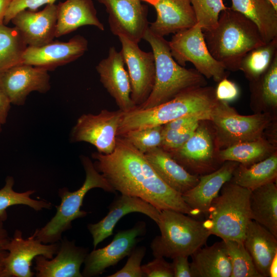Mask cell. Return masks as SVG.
I'll use <instances>...</instances> for the list:
<instances>
[{
	"instance_id": "obj_1",
	"label": "cell",
	"mask_w": 277,
	"mask_h": 277,
	"mask_svg": "<svg viewBox=\"0 0 277 277\" xmlns=\"http://www.w3.org/2000/svg\"><path fill=\"white\" fill-rule=\"evenodd\" d=\"M95 169L116 191L138 197L160 211L174 210L196 217L182 194L168 186L156 174L144 153L125 138L117 136L113 152H94Z\"/></svg>"
},
{
	"instance_id": "obj_2",
	"label": "cell",
	"mask_w": 277,
	"mask_h": 277,
	"mask_svg": "<svg viewBox=\"0 0 277 277\" xmlns=\"http://www.w3.org/2000/svg\"><path fill=\"white\" fill-rule=\"evenodd\" d=\"M214 28L203 31L212 56L227 70H239L242 58L264 42L256 25L228 7L222 11Z\"/></svg>"
},
{
	"instance_id": "obj_3",
	"label": "cell",
	"mask_w": 277,
	"mask_h": 277,
	"mask_svg": "<svg viewBox=\"0 0 277 277\" xmlns=\"http://www.w3.org/2000/svg\"><path fill=\"white\" fill-rule=\"evenodd\" d=\"M217 101L215 89L205 86L185 90L154 107L123 112L117 136L132 130L163 126L187 114L210 113Z\"/></svg>"
},
{
	"instance_id": "obj_4",
	"label": "cell",
	"mask_w": 277,
	"mask_h": 277,
	"mask_svg": "<svg viewBox=\"0 0 277 277\" xmlns=\"http://www.w3.org/2000/svg\"><path fill=\"white\" fill-rule=\"evenodd\" d=\"M152 49L155 61V80L149 96L137 109H147L173 98L189 89L205 86V77L194 69H186L179 64L171 53L169 42L150 29L144 38Z\"/></svg>"
},
{
	"instance_id": "obj_5",
	"label": "cell",
	"mask_w": 277,
	"mask_h": 277,
	"mask_svg": "<svg viewBox=\"0 0 277 277\" xmlns=\"http://www.w3.org/2000/svg\"><path fill=\"white\" fill-rule=\"evenodd\" d=\"M251 191L230 181L223 185L220 194L211 202L207 219L203 221L211 234L223 240L243 242L247 226L252 220Z\"/></svg>"
},
{
	"instance_id": "obj_6",
	"label": "cell",
	"mask_w": 277,
	"mask_h": 277,
	"mask_svg": "<svg viewBox=\"0 0 277 277\" xmlns=\"http://www.w3.org/2000/svg\"><path fill=\"white\" fill-rule=\"evenodd\" d=\"M157 225L161 234L150 244L154 257L172 259L179 255L191 256L211 235L203 221L174 210H162Z\"/></svg>"
},
{
	"instance_id": "obj_7",
	"label": "cell",
	"mask_w": 277,
	"mask_h": 277,
	"mask_svg": "<svg viewBox=\"0 0 277 277\" xmlns=\"http://www.w3.org/2000/svg\"><path fill=\"white\" fill-rule=\"evenodd\" d=\"M81 160L86 173L82 186L73 192L67 188L60 189L58 195L61 201L59 205L55 206L56 212L54 216L44 227L35 230L33 233L44 244L59 242L62 233L72 228L74 220L87 215V212L81 210V208L86 194L90 190L99 188L110 193L115 192L104 176L95 169L89 157L82 155Z\"/></svg>"
},
{
	"instance_id": "obj_8",
	"label": "cell",
	"mask_w": 277,
	"mask_h": 277,
	"mask_svg": "<svg viewBox=\"0 0 277 277\" xmlns=\"http://www.w3.org/2000/svg\"><path fill=\"white\" fill-rule=\"evenodd\" d=\"M272 120L269 112L241 115L228 103L218 100L209 121L213 126L217 146L223 149L262 137Z\"/></svg>"
},
{
	"instance_id": "obj_9",
	"label": "cell",
	"mask_w": 277,
	"mask_h": 277,
	"mask_svg": "<svg viewBox=\"0 0 277 277\" xmlns=\"http://www.w3.org/2000/svg\"><path fill=\"white\" fill-rule=\"evenodd\" d=\"M168 42L172 57L182 66L190 62L203 76L216 82L227 77L226 69L210 53L198 24L174 33Z\"/></svg>"
},
{
	"instance_id": "obj_10",
	"label": "cell",
	"mask_w": 277,
	"mask_h": 277,
	"mask_svg": "<svg viewBox=\"0 0 277 277\" xmlns=\"http://www.w3.org/2000/svg\"><path fill=\"white\" fill-rule=\"evenodd\" d=\"M123 112L103 109L97 114H84L73 127L72 142H84L93 145L97 152L108 154L114 150Z\"/></svg>"
},
{
	"instance_id": "obj_11",
	"label": "cell",
	"mask_w": 277,
	"mask_h": 277,
	"mask_svg": "<svg viewBox=\"0 0 277 277\" xmlns=\"http://www.w3.org/2000/svg\"><path fill=\"white\" fill-rule=\"evenodd\" d=\"M202 122L183 146L169 153L188 172L199 176L214 171L222 164L215 152V135Z\"/></svg>"
},
{
	"instance_id": "obj_12",
	"label": "cell",
	"mask_w": 277,
	"mask_h": 277,
	"mask_svg": "<svg viewBox=\"0 0 277 277\" xmlns=\"http://www.w3.org/2000/svg\"><path fill=\"white\" fill-rule=\"evenodd\" d=\"M120 51L128 69L130 78L131 98L135 106L143 104L152 91L155 80V61L152 52L141 49L138 44L123 36H118Z\"/></svg>"
},
{
	"instance_id": "obj_13",
	"label": "cell",
	"mask_w": 277,
	"mask_h": 277,
	"mask_svg": "<svg viewBox=\"0 0 277 277\" xmlns=\"http://www.w3.org/2000/svg\"><path fill=\"white\" fill-rule=\"evenodd\" d=\"M60 243L44 244L32 234L25 239L22 232L16 229L7 244L8 253L4 260L5 277H32V261L36 256L43 255L51 259L58 251Z\"/></svg>"
},
{
	"instance_id": "obj_14",
	"label": "cell",
	"mask_w": 277,
	"mask_h": 277,
	"mask_svg": "<svg viewBox=\"0 0 277 277\" xmlns=\"http://www.w3.org/2000/svg\"><path fill=\"white\" fill-rule=\"evenodd\" d=\"M108 14L112 33L138 44L149 28L148 7L141 0H95Z\"/></svg>"
},
{
	"instance_id": "obj_15",
	"label": "cell",
	"mask_w": 277,
	"mask_h": 277,
	"mask_svg": "<svg viewBox=\"0 0 277 277\" xmlns=\"http://www.w3.org/2000/svg\"><path fill=\"white\" fill-rule=\"evenodd\" d=\"M146 231L145 223L137 222L132 228L117 232L108 245L94 249L85 258L83 276H98L107 268L116 265L129 255L135 247L138 241L137 238L144 235Z\"/></svg>"
},
{
	"instance_id": "obj_16",
	"label": "cell",
	"mask_w": 277,
	"mask_h": 277,
	"mask_svg": "<svg viewBox=\"0 0 277 277\" xmlns=\"http://www.w3.org/2000/svg\"><path fill=\"white\" fill-rule=\"evenodd\" d=\"M48 71L22 64L0 74V86L11 104L23 105L33 91L45 93L50 89Z\"/></svg>"
},
{
	"instance_id": "obj_17",
	"label": "cell",
	"mask_w": 277,
	"mask_h": 277,
	"mask_svg": "<svg viewBox=\"0 0 277 277\" xmlns=\"http://www.w3.org/2000/svg\"><path fill=\"white\" fill-rule=\"evenodd\" d=\"M88 46L86 38L78 34L68 42L53 41L41 47L27 46L23 64L53 70L81 57L87 51Z\"/></svg>"
},
{
	"instance_id": "obj_18",
	"label": "cell",
	"mask_w": 277,
	"mask_h": 277,
	"mask_svg": "<svg viewBox=\"0 0 277 277\" xmlns=\"http://www.w3.org/2000/svg\"><path fill=\"white\" fill-rule=\"evenodd\" d=\"M121 51L114 47L109 49L107 57L96 66L100 81L109 94L113 98L119 110L130 111L136 106L131 98V86L128 71Z\"/></svg>"
},
{
	"instance_id": "obj_19",
	"label": "cell",
	"mask_w": 277,
	"mask_h": 277,
	"mask_svg": "<svg viewBox=\"0 0 277 277\" xmlns=\"http://www.w3.org/2000/svg\"><path fill=\"white\" fill-rule=\"evenodd\" d=\"M161 211L140 197L123 194L117 195L109 205L107 214L97 223L87 226L92 237L94 249L113 234L116 223L125 215L133 212L141 213L157 224Z\"/></svg>"
},
{
	"instance_id": "obj_20",
	"label": "cell",
	"mask_w": 277,
	"mask_h": 277,
	"mask_svg": "<svg viewBox=\"0 0 277 277\" xmlns=\"http://www.w3.org/2000/svg\"><path fill=\"white\" fill-rule=\"evenodd\" d=\"M57 12V5L48 4L39 11L23 10L11 22L28 46L41 47L55 37Z\"/></svg>"
},
{
	"instance_id": "obj_21",
	"label": "cell",
	"mask_w": 277,
	"mask_h": 277,
	"mask_svg": "<svg viewBox=\"0 0 277 277\" xmlns=\"http://www.w3.org/2000/svg\"><path fill=\"white\" fill-rule=\"evenodd\" d=\"M152 5L156 11L155 21L149 25L154 34L164 37L188 29L196 23L190 0H141Z\"/></svg>"
},
{
	"instance_id": "obj_22",
	"label": "cell",
	"mask_w": 277,
	"mask_h": 277,
	"mask_svg": "<svg viewBox=\"0 0 277 277\" xmlns=\"http://www.w3.org/2000/svg\"><path fill=\"white\" fill-rule=\"evenodd\" d=\"M88 248L77 246L74 241L61 239L54 258L43 255L35 258L37 277H83L80 268L88 253Z\"/></svg>"
},
{
	"instance_id": "obj_23",
	"label": "cell",
	"mask_w": 277,
	"mask_h": 277,
	"mask_svg": "<svg viewBox=\"0 0 277 277\" xmlns=\"http://www.w3.org/2000/svg\"><path fill=\"white\" fill-rule=\"evenodd\" d=\"M239 164L232 161L223 162L214 171L200 175L198 183L182 195L196 217L207 215L211 202L218 195L223 185L231 180Z\"/></svg>"
},
{
	"instance_id": "obj_24",
	"label": "cell",
	"mask_w": 277,
	"mask_h": 277,
	"mask_svg": "<svg viewBox=\"0 0 277 277\" xmlns=\"http://www.w3.org/2000/svg\"><path fill=\"white\" fill-rule=\"evenodd\" d=\"M159 177L171 188L183 194L199 182L200 176L190 173L166 151L159 147L145 153Z\"/></svg>"
},
{
	"instance_id": "obj_25",
	"label": "cell",
	"mask_w": 277,
	"mask_h": 277,
	"mask_svg": "<svg viewBox=\"0 0 277 277\" xmlns=\"http://www.w3.org/2000/svg\"><path fill=\"white\" fill-rule=\"evenodd\" d=\"M57 7L55 37L65 35L86 25L104 30L92 0H66L60 2Z\"/></svg>"
},
{
	"instance_id": "obj_26",
	"label": "cell",
	"mask_w": 277,
	"mask_h": 277,
	"mask_svg": "<svg viewBox=\"0 0 277 277\" xmlns=\"http://www.w3.org/2000/svg\"><path fill=\"white\" fill-rule=\"evenodd\" d=\"M243 243L262 277L269 276L270 265L277 254V238L265 227L251 220Z\"/></svg>"
},
{
	"instance_id": "obj_27",
	"label": "cell",
	"mask_w": 277,
	"mask_h": 277,
	"mask_svg": "<svg viewBox=\"0 0 277 277\" xmlns=\"http://www.w3.org/2000/svg\"><path fill=\"white\" fill-rule=\"evenodd\" d=\"M191 256V277H230L231 263L224 240L201 247Z\"/></svg>"
},
{
	"instance_id": "obj_28",
	"label": "cell",
	"mask_w": 277,
	"mask_h": 277,
	"mask_svg": "<svg viewBox=\"0 0 277 277\" xmlns=\"http://www.w3.org/2000/svg\"><path fill=\"white\" fill-rule=\"evenodd\" d=\"M231 9L257 26L264 43L277 37V10L268 0H231Z\"/></svg>"
},
{
	"instance_id": "obj_29",
	"label": "cell",
	"mask_w": 277,
	"mask_h": 277,
	"mask_svg": "<svg viewBox=\"0 0 277 277\" xmlns=\"http://www.w3.org/2000/svg\"><path fill=\"white\" fill-rule=\"evenodd\" d=\"M250 208L251 220L277 238V187L275 182L251 191Z\"/></svg>"
},
{
	"instance_id": "obj_30",
	"label": "cell",
	"mask_w": 277,
	"mask_h": 277,
	"mask_svg": "<svg viewBox=\"0 0 277 277\" xmlns=\"http://www.w3.org/2000/svg\"><path fill=\"white\" fill-rule=\"evenodd\" d=\"M277 177L276 151L267 158L249 166L239 164L230 180L252 191L271 182Z\"/></svg>"
},
{
	"instance_id": "obj_31",
	"label": "cell",
	"mask_w": 277,
	"mask_h": 277,
	"mask_svg": "<svg viewBox=\"0 0 277 277\" xmlns=\"http://www.w3.org/2000/svg\"><path fill=\"white\" fill-rule=\"evenodd\" d=\"M275 152L274 146L262 137L222 149L218 151L217 157L221 163L232 161L249 166L267 158Z\"/></svg>"
},
{
	"instance_id": "obj_32",
	"label": "cell",
	"mask_w": 277,
	"mask_h": 277,
	"mask_svg": "<svg viewBox=\"0 0 277 277\" xmlns=\"http://www.w3.org/2000/svg\"><path fill=\"white\" fill-rule=\"evenodd\" d=\"M27 46L15 27L0 24V74L23 64V55Z\"/></svg>"
},
{
	"instance_id": "obj_33",
	"label": "cell",
	"mask_w": 277,
	"mask_h": 277,
	"mask_svg": "<svg viewBox=\"0 0 277 277\" xmlns=\"http://www.w3.org/2000/svg\"><path fill=\"white\" fill-rule=\"evenodd\" d=\"M277 56V37L248 52L242 58L239 70L250 82L258 78Z\"/></svg>"
},
{
	"instance_id": "obj_34",
	"label": "cell",
	"mask_w": 277,
	"mask_h": 277,
	"mask_svg": "<svg viewBox=\"0 0 277 277\" xmlns=\"http://www.w3.org/2000/svg\"><path fill=\"white\" fill-rule=\"evenodd\" d=\"M251 101L266 109L277 107V56L258 78L250 82Z\"/></svg>"
},
{
	"instance_id": "obj_35",
	"label": "cell",
	"mask_w": 277,
	"mask_h": 277,
	"mask_svg": "<svg viewBox=\"0 0 277 277\" xmlns=\"http://www.w3.org/2000/svg\"><path fill=\"white\" fill-rule=\"evenodd\" d=\"M14 180L13 177H6L4 186L0 189V220L4 222L7 219V209L10 206L23 205L30 207L35 211L43 209H50L52 204L44 200H36L30 196L35 190H29L24 192H17L13 189Z\"/></svg>"
},
{
	"instance_id": "obj_36",
	"label": "cell",
	"mask_w": 277,
	"mask_h": 277,
	"mask_svg": "<svg viewBox=\"0 0 277 277\" xmlns=\"http://www.w3.org/2000/svg\"><path fill=\"white\" fill-rule=\"evenodd\" d=\"M224 241L231 263L230 277H262L243 242Z\"/></svg>"
},
{
	"instance_id": "obj_37",
	"label": "cell",
	"mask_w": 277,
	"mask_h": 277,
	"mask_svg": "<svg viewBox=\"0 0 277 277\" xmlns=\"http://www.w3.org/2000/svg\"><path fill=\"white\" fill-rule=\"evenodd\" d=\"M198 24L202 30L216 25L220 13L227 9L223 0H190Z\"/></svg>"
},
{
	"instance_id": "obj_38",
	"label": "cell",
	"mask_w": 277,
	"mask_h": 277,
	"mask_svg": "<svg viewBox=\"0 0 277 277\" xmlns=\"http://www.w3.org/2000/svg\"><path fill=\"white\" fill-rule=\"evenodd\" d=\"M163 126H157L127 132L121 137L125 138L143 153L161 146Z\"/></svg>"
},
{
	"instance_id": "obj_39",
	"label": "cell",
	"mask_w": 277,
	"mask_h": 277,
	"mask_svg": "<svg viewBox=\"0 0 277 277\" xmlns=\"http://www.w3.org/2000/svg\"><path fill=\"white\" fill-rule=\"evenodd\" d=\"M200 123L178 130L166 129L163 127L160 147L169 153L178 149L193 135Z\"/></svg>"
},
{
	"instance_id": "obj_40",
	"label": "cell",
	"mask_w": 277,
	"mask_h": 277,
	"mask_svg": "<svg viewBox=\"0 0 277 277\" xmlns=\"http://www.w3.org/2000/svg\"><path fill=\"white\" fill-rule=\"evenodd\" d=\"M144 246L135 247L128 255V260L120 270L108 277H144L141 268V263L145 255Z\"/></svg>"
},
{
	"instance_id": "obj_41",
	"label": "cell",
	"mask_w": 277,
	"mask_h": 277,
	"mask_svg": "<svg viewBox=\"0 0 277 277\" xmlns=\"http://www.w3.org/2000/svg\"><path fill=\"white\" fill-rule=\"evenodd\" d=\"M152 261L141 266L144 276L174 277L171 263L167 262L164 257H154Z\"/></svg>"
},
{
	"instance_id": "obj_42",
	"label": "cell",
	"mask_w": 277,
	"mask_h": 277,
	"mask_svg": "<svg viewBox=\"0 0 277 277\" xmlns=\"http://www.w3.org/2000/svg\"><path fill=\"white\" fill-rule=\"evenodd\" d=\"M56 0H11L5 14L4 24L7 25L19 11L24 9L36 10L44 5L54 4Z\"/></svg>"
},
{
	"instance_id": "obj_43",
	"label": "cell",
	"mask_w": 277,
	"mask_h": 277,
	"mask_svg": "<svg viewBox=\"0 0 277 277\" xmlns=\"http://www.w3.org/2000/svg\"><path fill=\"white\" fill-rule=\"evenodd\" d=\"M210 114L211 112L187 114L166 124L163 128L171 130L183 129L202 121H209Z\"/></svg>"
},
{
	"instance_id": "obj_44",
	"label": "cell",
	"mask_w": 277,
	"mask_h": 277,
	"mask_svg": "<svg viewBox=\"0 0 277 277\" xmlns=\"http://www.w3.org/2000/svg\"><path fill=\"white\" fill-rule=\"evenodd\" d=\"M215 93L218 100L228 103L238 98L240 90L234 82L225 77L218 82Z\"/></svg>"
},
{
	"instance_id": "obj_45",
	"label": "cell",
	"mask_w": 277,
	"mask_h": 277,
	"mask_svg": "<svg viewBox=\"0 0 277 277\" xmlns=\"http://www.w3.org/2000/svg\"><path fill=\"white\" fill-rule=\"evenodd\" d=\"M188 257L186 255H179L172 259L171 264L174 277H191Z\"/></svg>"
},
{
	"instance_id": "obj_46",
	"label": "cell",
	"mask_w": 277,
	"mask_h": 277,
	"mask_svg": "<svg viewBox=\"0 0 277 277\" xmlns=\"http://www.w3.org/2000/svg\"><path fill=\"white\" fill-rule=\"evenodd\" d=\"M10 239L7 230L4 227V222L0 220V277H5L4 260L8 253L5 247Z\"/></svg>"
},
{
	"instance_id": "obj_47",
	"label": "cell",
	"mask_w": 277,
	"mask_h": 277,
	"mask_svg": "<svg viewBox=\"0 0 277 277\" xmlns=\"http://www.w3.org/2000/svg\"><path fill=\"white\" fill-rule=\"evenodd\" d=\"M11 103L0 86V125L6 123Z\"/></svg>"
},
{
	"instance_id": "obj_48",
	"label": "cell",
	"mask_w": 277,
	"mask_h": 277,
	"mask_svg": "<svg viewBox=\"0 0 277 277\" xmlns=\"http://www.w3.org/2000/svg\"><path fill=\"white\" fill-rule=\"evenodd\" d=\"M11 0H0V24L4 23V19L7 10Z\"/></svg>"
},
{
	"instance_id": "obj_49",
	"label": "cell",
	"mask_w": 277,
	"mask_h": 277,
	"mask_svg": "<svg viewBox=\"0 0 277 277\" xmlns=\"http://www.w3.org/2000/svg\"><path fill=\"white\" fill-rule=\"evenodd\" d=\"M277 276V254L273 258L269 268V276Z\"/></svg>"
},
{
	"instance_id": "obj_50",
	"label": "cell",
	"mask_w": 277,
	"mask_h": 277,
	"mask_svg": "<svg viewBox=\"0 0 277 277\" xmlns=\"http://www.w3.org/2000/svg\"><path fill=\"white\" fill-rule=\"evenodd\" d=\"M274 7V8L277 10V0H268Z\"/></svg>"
},
{
	"instance_id": "obj_51",
	"label": "cell",
	"mask_w": 277,
	"mask_h": 277,
	"mask_svg": "<svg viewBox=\"0 0 277 277\" xmlns=\"http://www.w3.org/2000/svg\"><path fill=\"white\" fill-rule=\"evenodd\" d=\"M2 131L1 125H0V132Z\"/></svg>"
}]
</instances>
